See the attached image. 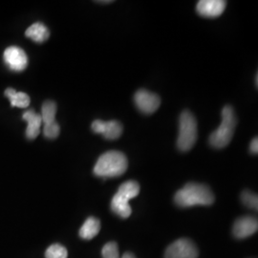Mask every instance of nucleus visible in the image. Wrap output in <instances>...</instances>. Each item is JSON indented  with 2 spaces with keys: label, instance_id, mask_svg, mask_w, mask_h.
Listing matches in <instances>:
<instances>
[{
  "label": "nucleus",
  "instance_id": "20",
  "mask_svg": "<svg viewBox=\"0 0 258 258\" xmlns=\"http://www.w3.org/2000/svg\"><path fill=\"white\" fill-rule=\"evenodd\" d=\"M241 200L245 206L250 209L257 210L258 198L256 194H252L249 190H245L241 194Z\"/></svg>",
  "mask_w": 258,
  "mask_h": 258
},
{
  "label": "nucleus",
  "instance_id": "4",
  "mask_svg": "<svg viewBox=\"0 0 258 258\" xmlns=\"http://www.w3.org/2000/svg\"><path fill=\"white\" fill-rule=\"evenodd\" d=\"M197 140V121L188 110L182 112L179 120V135L177 147L181 151H188L194 148Z\"/></svg>",
  "mask_w": 258,
  "mask_h": 258
},
{
  "label": "nucleus",
  "instance_id": "19",
  "mask_svg": "<svg viewBox=\"0 0 258 258\" xmlns=\"http://www.w3.org/2000/svg\"><path fill=\"white\" fill-rule=\"evenodd\" d=\"M102 258H120L119 247L116 242H108L102 250Z\"/></svg>",
  "mask_w": 258,
  "mask_h": 258
},
{
  "label": "nucleus",
  "instance_id": "10",
  "mask_svg": "<svg viewBox=\"0 0 258 258\" xmlns=\"http://www.w3.org/2000/svg\"><path fill=\"white\" fill-rule=\"evenodd\" d=\"M257 220L250 216H245L235 221L232 231L236 238L243 239L254 234L257 231Z\"/></svg>",
  "mask_w": 258,
  "mask_h": 258
},
{
  "label": "nucleus",
  "instance_id": "7",
  "mask_svg": "<svg viewBox=\"0 0 258 258\" xmlns=\"http://www.w3.org/2000/svg\"><path fill=\"white\" fill-rule=\"evenodd\" d=\"M134 102L139 110L145 114H152L159 108L161 100L156 94L141 89L134 96Z\"/></svg>",
  "mask_w": 258,
  "mask_h": 258
},
{
  "label": "nucleus",
  "instance_id": "15",
  "mask_svg": "<svg viewBox=\"0 0 258 258\" xmlns=\"http://www.w3.org/2000/svg\"><path fill=\"white\" fill-rule=\"evenodd\" d=\"M5 97L9 99L12 107L26 108L29 106L31 100L26 93L19 92L16 89L9 87L5 90Z\"/></svg>",
  "mask_w": 258,
  "mask_h": 258
},
{
  "label": "nucleus",
  "instance_id": "23",
  "mask_svg": "<svg viewBox=\"0 0 258 258\" xmlns=\"http://www.w3.org/2000/svg\"><path fill=\"white\" fill-rule=\"evenodd\" d=\"M121 258H136L135 257V255L133 254V253H131V252H125L123 255H122V257Z\"/></svg>",
  "mask_w": 258,
  "mask_h": 258
},
{
  "label": "nucleus",
  "instance_id": "13",
  "mask_svg": "<svg viewBox=\"0 0 258 258\" xmlns=\"http://www.w3.org/2000/svg\"><path fill=\"white\" fill-rule=\"evenodd\" d=\"M25 36L37 43H42L50 37V32L44 24L36 22L28 28L25 32Z\"/></svg>",
  "mask_w": 258,
  "mask_h": 258
},
{
  "label": "nucleus",
  "instance_id": "5",
  "mask_svg": "<svg viewBox=\"0 0 258 258\" xmlns=\"http://www.w3.org/2000/svg\"><path fill=\"white\" fill-rule=\"evenodd\" d=\"M198 255L199 251L195 244L185 238L176 240L167 247L165 252V258H197Z\"/></svg>",
  "mask_w": 258,
  "mask_h": 258
},
{
  "label": "nucleus",
  "instance_id": "18",
  "mask_svg": "<svg viewBox=\"0 0 258 258\" xmlns=\"http://www.w3.org/2000/svg\"><path fill=\"white\" fill-rule=\"evenodd\" d=\"M68 251L60 244L51 245L45 251V258H67Z\"/></svg>",
  "mask_w": 258,
  "mask_h": 258
},
{
  "label": "nucleus",
  "instance_id": "1",
  "mask_svg": "<svg viewBox=\"0 0 258 258\" xmlns=\"http://www.w3.org/2000/svg\"><path fill=\"white\" fill-rule=\"evenodd\" d=\"M175 203L182 208L194 206H211L214 202V195L206 184L189 183L177 191Z\"/></svg>",
  "mask_w": 258,
  "mask_h": 258
},
{
  "label": "nucleus",
  "instance_id": "9",
  "mask_svg": "<svg viewBox=\"0 0 258 258\" xmlns=\"http://www.w3.org/2000/svg\"><path fill=\"white\" fill-rule=\"evenodd\" d=\"M227 2L223 0H201L197 3V13L204 18L215 19L220 17L226 9Z\"/></svg>",
  "mask_w": 258,
  "mask_h": 258
},
{
  "label": "nucleus",
  "instance_id": "17",
  "mask_svg": "<svg viewBox=\"0 0 258 258\" xmlns=\"http://www.w3.org/2000/svg\"><path fill=\"white\" fill-rule=\"evenodd\" d=\"M118 192L124 195L129 200H131L138 196L140 194V184L133 180L124 182L123 184H120Z\"/></svg>",
  "mask_w": 258,
  "mask_h": 258
},
{
  "label": "nucleus",
  "instance_id": "16",
  "mask_svg": "<svg viewBox=\"0 0 258 258\" xmlns=\"http://www.w3.org/2000/svg\"><path fill=\"white\" fill-rule=\"evenodd\" d=\"M55 114H56V104L55 102L46 101L42 104L40 117L44 125L55 122Z\"/></svg>",
  "mask_w": 258,
  "mask_h": 258
},
{
  "label": "nucleus",
  "instance_id": "8",
  "mask_svg": "<svg viewBox=\"0 0 258 258\" xmlns=\"http://www.w3.org/2000/svg\"><path fill=\"white\" fill-rule=\"evenodd\" d=\"M91 128L95 133L102 134L106 140H116L122 133V125L117 120H94Z\"/></svg>",
  "mask_w": 258,
  "mask_h": 258
},
{
  "label": "nucleus",
  "instance_id": "2",
  "mask_svg": "<svg viewBox=\"0 0 258 258\" xmlns=\"http://www.w3.org/2000/svg\"><path fill=\"white\" fill-rule=\"evenodd\" d=\"M127 166L128 162L123 153L110 150L98 159L94 167V174L102 178L118 177L126 171Z\"/></svg>",
  "mask_w": 258,
  "mask_h": 258
},
{
  "label": "nucleus",
  "instance_id": "14",
  "mask_svg": "<svg viewBox=\"0 0 258 258\" xmlns=\"http://www.w3.org/2000/svg\"><path fill=\"white\" fill-rule=\"evenodd\" d=\"M101 231V222L96 217H89L83 223L81 230L80 236L85 240H90L97 236V234Z\"/></svg>",
  "mask_w": 258,
  "mask_h": 258
},
{
  "label": "nucleus",
  "instance_id": "12",
  "mask_svg": "<svg viewBox=\"0 0 258 258\" xmlns=\"http://www.w3.org/2000/svg\"><path fill=\"white\" fill-rule=\"evenodd\" d=\"M128 201L129 199L127 197L117 192L112 198L111 210L121 218H127L131 215V212H132Z\"/></svg>",
  "mask_w": 258,
  "mask_h": 258
},
{
  "label": "nucleus",
  "instance_id": "21",
  "mask_svg": "<svg viewBox=\"0 0 258 258\" xmlns=\"http://www.w3.org/2000/svg\"><path fill=\"white\" fill-rule=\"evenodd\" d=\"M59 132H60V127L56 121L51 124L44 125V128H43L44 137L50 140L56 138L59 135Z\"/></svg>",
  "mask_w": 258,
  "mask_h": 258
},
{
  "label": "nucleus",
  "instance_id": "6",
  "mask_svg": "<svg viewBox=\"0 0 258 258\" xmlns=\"http://www.w3.org/2000/svg\"><path fill=\"white\" fill-rule=\"evenodd\" d=\"M4 62L13 72H22L28 65V56L24 50L18 46H10L4 51Z\"/></svg>",
  "mask_w": 258,
  "mask_h": 258
},
{
  "label": "nucleus",
  "instance_id": "22",
  "mask_svg": "<svg viewBox=\"0 0 258 258\" xmlns=\"http://www.w3.org/2000/svg\"><path fill=\"white\" fill-rule=\"evenodd\" d=\"M249 149H250V152L252 154H257L258 153V140L257 138H254L251 143H250V146H249Z\"/></svg>",
  "mask_w": 258,
  "mask_h": 258
},
{
  "label": "nucleus",
  "instance_id": "11",
  "mask_svg": "<svg viewBox=\"0 0 258 258\" xmlns=\"http://www.w3.org/2000/svg\"><path fill=\"white\" fill-rule=\"evenodd\" d=\"M22 118L27 121V128L25 132L26 138L28 140H35L40 132V126L42 123L40 114H37L35 110L32 109L24 112Z\"/></svg>",
  "mask_w": 258,
  "mask_h": 258
},
{
  "label": "nucleus",
  "instance_id": "3",
  "mask_svg": "<svg viewBox=\"0 0 258 258\" xmlns=\"http://www.w3.org/2000/svg\"><path fill=\"white\" fill-rule=\"evenodd\" d=\"M236 126V118L231 105H227L222 110V122L219 127L210 136V144L214 148H226L232 139Z\"/></svg>",
  "mask_w": 258,
  "mask_h": 258
}]
</instances>
